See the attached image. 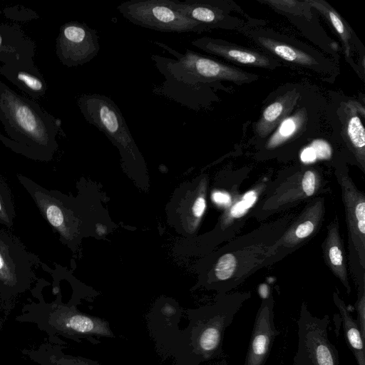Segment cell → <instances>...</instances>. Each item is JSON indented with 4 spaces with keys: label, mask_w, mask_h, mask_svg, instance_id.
Listing matches in <instances>:
<instances>
[{
    "label": "cell",
    "mask_w": 365,
    "mask_h": 365,
    "mask_svg": "<svg viewBox=\"0 0 365 365\" xmlns=\"http://www.w3.org/2000/svg\"><path fill=\"white\" fill-rule=\"evenodd\" d=\"M173 6L182 15L208 29L230 28L231 19L225 14L222 2L212 0H173Z\"/></svg>",
    "instance_id": "12"
},
{
    "label": "cell",
    "mask_w": 365,
    "mask_h": 365,
    "mask_svg": "<svg viewBox=\"0 0 365 365\" xmlns=\"http://www.w3.org/2000/svg\"><path fill=\"white\" fill-rule=\"evenodd\" d=\"M346 133L349 142L354 148V153L362 168H364L365 129L361 118L356 114L352 115L348 119Z\"/></svg>",
    "instance_id": "19"
},
{
    "label": "cell",
    "mask_w": 365,
    "mask_h": 365,
    "mask_svg": "<svg viewBox=\"0 0 365 365\" xmlns=\"http://www.w3.org/2000/svg\"><path fill=\"white\" fill-rule=\"evenodd\" d=\"M336 178L341 188L348 230L349 262L356 284L365 280V196L346 172L339 170Z\"/></svg>",
    "instance_id": "7"
},
{
    "label": "cell",
    "mask_w": 365,
    "mask_h": 365,
    "mask_svg": "<svg viewBox=\"0 0 365 365\" xmlns=\"http://www.w3.org/2000/svg\"><path fill=\"white\" fill-rule=\"evenodd\" d=\"M358 298L356 304L357 319L361 334L365 338V281L357 284Z\"/></svg>",
    "instance_id": "25"
},
{
    "label": "cell",
    "mask_w": 365,
    "mask_h": 365,
    "mask_svg": "<svg viewBox=\"0 0 365 365\" xmlns=\"http://www.w3.org/2000/svg\"><path fill=\"white\" fill-rule=\"evenodd\" d=\"M173 54L175 59L159 55L151 58L163 76H170L190 84L213 85L220 81H229L237 84L255 81L257 76L237 68L220 63L197 52L186 49L179 53L167 46L156 42Z\"/></svg>",
    "instance_id": "3"
},
{
    "label": "cell",
    "mask_w": 365,
    "mask_h": 365,
    "mask_svg": "<svg viewBox=\"0 0 365 365\" xmlns=\"http://www.w3.org/2000/svg\"><path fill=\"white\" fill-rule=\"evenodd\" d=\"M36 46L18 25L0 24V61L8 63L34 57Z\"/></svg>",
    "instance_id": "13"
},
{
    "label": "cell",
    "mask_w": 365,
    "mask_h": 365,
    "mask_svg": "<svg viewBox=\"0 0 365 365\" xmlns=\"http://www.w3.org/2000/svg\"><path fill=\"white\" fill-rule=\"evenodd\" d=\"M265 2L281 11L289 12L297 15H305L304 13V11H305V6H302V2L287 0L267 1Z\"/></svg>",
    "instance_id": "26"
},
{
    "label": "cell",
    "mask_w": 365,
    "mask_h": 365,
    "mask_svg": "<svg viewBox=\"0 0 365 365\" xmlns=\"http://www.w3.org/2000/svg\"><path fill=\"white\" fill-rule=\"evenodd\" d=\"M329 322V315L319 318L302 305L293 365H339L338 351L328 336Z\"/></svg>",
    "instance_id": "6"
},
{
    "label": "cell",
    "mask_w": 365,
    "mask_h": 365,
    "mask_svg": "<svg viewBox=\"0 0 365 365\" xmlns=\"http://www.w3.org/2000/svg\"><path fill=\"white\" fill-rule=\"evenodd\" d=\"M301 159L306 163L314 162L317 159V157L312 148L309 146L304 148L301 154Z\"/></svg>",
    "instance_id": "31"
},
{
    "label": "cell",
    "mask_w": 365,
    "mask_h": 365,
    "mask_svg": "<svg viewBox=\"0 0 365 365\" xmlns=\"http://www.w3.org/2000/svg\"><path fill=\"white\" fill-rule=\"evenodd\" d=\"M213 200L217 204H228L230 202V197L224 192H215L212 194Z\"/></svg>",
    "instance_id": "32"
},
{
    "label": "cell",
    "mask_w": 365,
    "mask_h": 365,
    "mask_svg": "<svg viewBox=\"0 0 365 365\" xmlns=\"http://www.w3.org/2000/svg\"><path fill=\"white\" fill-rule=\"evenodd\" d=\"M205 207H206V202H205V198L202 196L198 197L195 200V201L192 205V211L193 215L196 217H200L203 215Z\"/></svg>",
    "instance_id": "29"
},
{
    "label": "cell",
    "mask_w": 365,
    "mask_h": 365,
    "mask_svg": "<svg viewBox=\"0 0 365 365\" xmlns=\"http://www.w3.org/2000/svg\"><path fill=\"white\" fill-rule=\"evenodd\" d=\"M255 41L260 46L284 61L310 68L319 65L313 56L292 46L261 36H257Z\"/></svg>",
    "instance_id": "17"
},
{
    "label": "cell",
    "mask_w": 365,
    "mask_h": 365,
    "mask_svg": "<svg viewBox=\"0 0 365 365\" xmlns=\"http://www.w3.org/2000/svg\"><path fill=\"white\" fill-rule=\"evenodd\" d=\"M56 48L57 56L64 66L74 67L83 65L99 52L97 31L85 23H66L60 29Z\"/></svg>",
    "instance_id": "8"
},
{
    "label": "cell",
    "mask_w": 365,
    "mask_h": 365,
    "mask_svg": "<svg viewBox=\"0 0 365 365\" xmlns=\"http://www.w3.org/2000/svg\"><path fill=\"white\" fill-rule=\"evenodd\" d=\"M317 178L316 175L312 170H307L302 179V188L303 192L307 197L314 195L316 190Z\"/></svg>",
    "instance_id": "27"
},
{
    "label": "cell",
    "mask_w": 365,
    "mask_h": 365,
    "mask_svg": "<svg viewBox=\"0 0 365 365\" xmlns=\"http://www.w3.org/2000/svg\"><path fill=\"white\" fill-rule=\"evenodd\" d=\"M301 122V118L298 115L289 117L282 121L268 142V147L274 148L291 138L296 133Z\"/></svg>",
    "instance_id": "23"
},
{
    "label": "cell",
    "mask_w": 365,
    "mask_h": 365,
    "mask_svg": "<svg viewBox=\"0 0 365 365\" xmlns=\"http://www.w3.org/2000/svg\"></svg>",
    "instance_id": "35"
},
{
    "label": "cell",
    "mask_w": 365,
    "mask_h": 365,
    "mask_svg": "<svg viewBox=\"0 0 365 365\" xmlns=\"http://www.w3.org/2000/svg\"><path fill=\"white\" fill-rule=\"evenodd\" d=\"M319 220V212L317 215L304 214L302 220H299L296 225H293L291 231L285 235L284 242L289 245H294L309 237L315 230Z\"/></svg>",
    "instance_id": "20"
},
{
    "label": "cell",
    "mask_w": 365,
    "mask_h": 365,
    "mask_svg": "<svg viewBox=\"0 0 365 365\" xmlns=\"http://www.w3.org/2000/svg\"><path fill=\"white\" fill-rule=\"evenodd\" d=\"M257 199V193L255 191L252 190L247 192L244 197H242V201L245 203V205L250 208Z\"/></svg>",
    "instance_id": "33"
},
{
    "label": "cell",
    "mask_w": 365,
    "mask_h": 365,
    "mask_svg": "<svg viewBox=\"0 0 365 365\" xmlns=\"http://www.w3.org/2000/svg\"><path fill=\"white\" fill-rule=\"evenodd\" d=\"M259 294H260L261 297L263 299H265L268 298V287L266 284H262L259 286Z\"/></svg>",
    "instance_id": "34"
},
{
    "label": "cell",
    "mask_w": 365,
    "mask_h": 365,
    "mask_svg": "<svg viewBox=\"0 0 365 365\" xmlns=\"http://www.w3.org/2000/svg\"><path fill=\"white\" fill-rule=\"evenodd\" d=\"M36 261L16 236L0 228V304L5 313L31 287Z\"/></svg>",
    "instance_id": "4"
},
{
    "label": "cell",
    "mask_w": 365,
    "mask_h": 365,
    "mask_svg": "<svg viewBox=\"0 0 365 365\" xmlns=\"http://www.w3.org/2000/svg\"><path fill=\"white\" fill-rule=\"evenodd\" d=\"M333 299L339 311L347 346L353 353L358 365H365L364 338L361 334L358 323L352 318L344 302L336 292L333 293Z\"/></svg>",
    "instance_id": "16"
},
{
    "label": "cell",
    "mask_w": 365,
    "mask_h": 365,
    "mask_svg": "<svg viewBox=\"0 0 365 365\" xmlns=\"http://www.w3.org/2000/svg\"><path fill=\"white\" fill-rule=\"evenodd\" d=\"M31 293L36 300L31 299L24 304L15 318L17 322L35 324L50 339L58 335L73 339L91 335L113 336L106 320L81 313L61 303L58 298L51 302H46L38 284Z\"/></svg>",
    "instance_id": "2"
},
{
    "label": "cell",
    "mask_w": 365,
    "mask_h": 365,
    "mask_svg": "<svg viewBox=\"0 0 365 365\" xmlns=\"http://www.w3.org/2000/svg\"><path fill=\"white\" fill-rule=\"evenodd\" d=\"M191 43L208 53L236 63L267 68L279 66L276 60L267 55L235 46L222 39L205 36L195 39Z\"/></svg>",
    "instance_id": "10"
},
{
    "label": "cell",
    "mask_w": 365,
    "mask_h": 365,
    "mask_svg": "<svg viewBox=\"0 0 365 365\" xmlns=\"http://www.w3.org/2000/svg\"><path fill=\"white\" fill-rule=\"evenodd\" d=\"M322 250L327 265L340 280L347 292L350 293L345 250L339 235L337 216L327 226V235L322 245Z\"/></svg>",
    "instance_id": "15"
},
{
    "label": "cell",
    "mask_w": 365,
    "mask_h": 365,
    "mask_svg": "<svg viewBox=\"0 0 365 365\" xmlns=\"http://www.w3.org/2000/svg\"><path fill=\"white\" fill-rule=\"evenodd\" d=\"M274 302L265 299L257 312L244 365H264L279 331L274 324Z\"/></svg>",
    "instance_id": "9"
},
{
    "label": "cell",
    "mask_w": 365,
    "mask_h": 365,
    "mask_svg": "<svg viewBox=\"0 0 365 365\" xmlns=\"http://www.w3.org/2000/svg\"><path fill=\"white\" fill-rule=\"evenodd\" d=\"M0 121L8 135L0 133V140L5 146L33 160L48 162L53 159L58 146L59 120L1 80Z\"/></svg>",
    "instance_id": "1"
},
{
    "label": "cell",
    "mask_w": 365,
    "mask_h": 365,
    "mask_svg": "<svg viewBox=\"0 0 365 365\" xmlns=\"http://www.w3.org/2000/svg\"><path fill=\"white\" fill-rule=\"evenodd\" d=\"M309 6L315 7L321 11L327 18L329 19L333 27L340 35L345 46V49L347 55L349 52V41L351 38V35L349 29L345 26L341 17L338 14L328 5L326 2L322 1H306Z\"/></svg>",
    "instance_id": "22"
},
{
    "label": "cell",
    "mask_w": 365,
    "mask_h": 365,
    "mask_svg": "<svg viewBox=\"0 0 365 365\" xmlns=\"http://www.w3.org/2000/svg\"><path fill=\"white\" fill-rule=\"evenodd\" d=\"M235 256L232 253L223 255L218 259L215 267V275L220 281H227L235 276L237 270Z\"/></svg>",
    "instance_id": "24"
},
{
    "label": "cell",
    "mask_w": 365,
    "mask_h": 365,
    "mask_svg": "<svg viewBox=\"0 0 365 365\" xmlns=\"http://www.w3.org/2000/svg\"><path fill=\"white\" fill-rule=\"evenodd\" d=\"M248 209L249 207L242 200L233 205L230 210V215L233 217H240L243 215Z\"/></svg>",
    "instance_id": "30"
},
{
    "label": "cell",
    "mask_w": 365,
    "mask_h": 365,
    "mask_svg": "<svg viewBox=\"0 0 365 365\" xmlns=\"http://www.w3.org/2000/svg\"><path fill=\"white\" fill-rule=\"evenodd\" d=\"M0 74L33 98L43 97L47 91L46 82L35 65L34 57L3 64Z\"/></svg>",
    "instance_id": "11"
},
{
    "label": "cell",
    "mask_w": 365,
    "mask_h": 365,
    "mask_svg": "<svg viewBox=\"0 0 365 365\" xmlns=\"http://www.w3.org/2000/svg\"><path fill=\"white\" fill-rule=\"evenodd\" d=\"M314 150L317 158L327 159L331 155V148L329 144L322 140H314L310 145Z\"/></svg>",
    "instance_id": "28"
},
{
    "label": "cell",
    "mask_w": 365,
    "mask_h": 365,
    "mask_svg": "<svg viewBox=\"0 0 365 365\" xmlns=\"http://www.w3.org/2000/svg\"><path fill=\"white\" fill-rule=\"evenodd\" d=\"M164 81L153 88V92L163 96L190 109L200 108L205 101V93L210 85L190 84L175 79L170 76H164Z\"/></svg>",
    "instance_id": "14"
},
{
    "label": "cell",
    "mask_w": 365,
    "mask_h": 365,
    "mask_svg": "<svg viewBox=\"0 0 365 365\" xmlns=\"http://www.w3.org/2000/svg\"><path fill=\"white\" fill-rule=\"evenodd\" d=\"M117 9L132 24L155 31L201 33L208 30L176 10L173 0H130L120 4Z\"/></svg>",
    "instance_id": "5"
},
{
    "label": "cell",
    "mask_w": 365,
    "mask_h": 365,
    "mask_svg": "<svg viewBox=\"0 0 365 365\" xmlns=\"http://www.w3.org/2000/svg\"><path fill=\"white\" fill-rule=\"evenodd\" d=\"M291 97L284 98L269 105L263 111L262 118L257 123V131L262 136L266 135L289 110Z\"/></svg>",
    "instance_id": "18"
},
{
    "label": "cell",
    "mask_w": 365,
    "mask_h": 365,
    "mask_svg": "<svg viewBox=\"0 0 365 365\" xmlns=\"http://www.w3.org/2000/svg\"><path fill=\"white\" fill-rule=\"evenodd\" d=\"M16 213L10 187L0 177V225L7 229L13 227Z\"/></svg>",
    "instance_id": "21"
}]
</instances>
